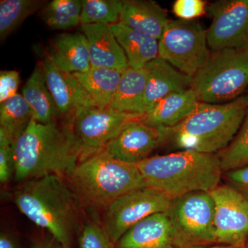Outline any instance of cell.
Returning <instances> with one entry per match:
<instances>
[{
    "label": "cell",
    "mask_w": 248,
    "mask_h": 248,
    "mask_svg": "<svg viewBox=\"0 0 248 248\" xmlns=\"http://www.w3.org/2000/svg\"><path fill=\"white\" fill-rule=\"evenodd\" d=\"M81 147L73 123L31 120L14 144V177L17 182L57 174L67 177L81 161Z\"/></svg>",
    "instance_id": "cell-1"
},
{
    "label": "cell",
    "mask_w": 248,
    "mask_h": 248,
    "mask_svg": "<svg viewBox=\"0 0 248 248\" xmlns=\"http://www.w3.org/2000/svg\"><path fill=\"white\" fill-rule=\"evenodd\" d=\"M64 178L48 174L27 181L11 198L24 216L71 248L72 238L79 228L81 204Z\"/></svg>",
    "instance_id": "cell-2"
},
{
    "label": "cell",
    "mask_w": 248,
    "mask_h": 248,
    "mask_svg": "<svg viewBox=\"0 0 248 248\" xmlns=\"http://www.w3.org/2000/svg\"><path fill=\"white\" fill-rule=\"evenodd\" d=\"M248 111V96L223 104L200 102L195 111L175 126L157 129L160 144H170L180 151L220 153L236 136Z\"/></svg>",
    "instance_id": "cell-3"
},
{
    "label": "cell",
    "mask_w": 248,
    "mask_h": 248,
    "mask_svg": "<svg viewBox=\"0 0 248 248\" xmlns=\"http://www.w3.org/2000/svg\"><path fill=\"white\" fill-rule=\"evenodd\" d=\"M136 166L148 187L172 199L197 191L210 192L219 185L223 173L218 155L191 151L149 156Z\"/></svg>",
    "instance_id": "cell-4"
},
{
    "label": "cell",
    "mask_w": 248,
    "mask_h": 248,
    "mask_svg": "<svg viewBox=\"0 0 248 248\" xmlns=\"http://www.w3.org/2000/svg\"><path fill=\"white\" fill-rule=\"evenodd\" d=\"M66 179L80 204L94 211H104L122 196L147 187L136 164L119 161L104 151L80 161Z\"/></svg>",
    "instance_id": "cell-5"
},
{
    "label": "cell",
    "mask_w": 248,
    "mask_h": 248,
    "mask_svg": "<svg viewBox=\"0 0 248 248\" xmlns=\"http://www.w3.org/2000/svg\"><path fill=\"white\" fill-rule=\"evenodd\" d=\"M248 87V46L211 51L191 85L200 102L208 104L231 102Z\"/></svg>",
    "instance_id": "cell-6"
},
{
    "label": "cell",
    "mask_w": 248,
    "mask_h": 248,
    "mask_svg": "<svg viewBox=\"0 0 248 248\" xmlns=\"http://www.w3.org/2000/svg\"><path fill=\"white\" fill-rule=\"evenodd\" d=\"M178 248L217 244L215 203L210 192H190L172 199L167 213Z\"/></svg>",
    "instance_id": "cell-7"
},
{
    "label": "cell",
    "mask_w": 248,
    "mask_h": 248,
    "mask_svg": "<svg viewBox=\"0 0 248 248\" xmlns=\"http://www.w3.org/2000/svg\"><path fill=\"white\" fill-rule=\"evenodd\" d=\"M210 53L207 31L197 20H170L159 40V58L191 78Z\"/></svg>",
    "instance_id": "cell-8"
},
{
    "label": "cell",
    "mask_w": 248,
    "mask_h": 248,
    "mask_svg": "<svg viewBox=\"0 0 248 248\" xmlns=\"http://www.w3.org/2000/svg\"><path fill=\"white\" fill-rule=\"evenodd\" d=\"M172 199L151 187H142L122 196L104 211L102 226L117 244L122 236L147 217L167 213Z\"/></svg>",
    "instance_id": "cell-9"
},
{
    "label": "cell",
    "mask_w": 248,
    "mask_h": 248,
    "mask_svg": "<svg viewBox=\"0 0 248 248\" xmlns=\"http://www.w3.org/2000/svg\"><path fill=\"white\" fill-rule=\"evenodd\" d=\"M138 117L110 108L77 110L73 125L82 151L80 161L104 151L127 122Z\"/></svg>",
    "instance_id": "cell-10"
},
{
    "label": "cell",
    "mask_w": 248,
    "mask_h": 248,
    "mask_svg": "<svg viewBox=\"0 0 248 248\" xmlns=\"http://www.w3.org/2000/svg\"><path fill=\"white\" fill-rule=\"evenodd\" d=\"M215 203L217 244L246 246L248 240V200L232 186L218 185L210 191Z\"/></svg>",
    "instance_id": "cell-11"
},
{
    "label": "cell",
    "mask_w": 248,
    "mask_h": 248,
    "mask_svg": "<svg viewBox=\"0 0 248 248\" xmlns=\"http://www.w3.org/2000/svg\"><path fill=\"white\" fill-rule=\"evenodd\" d=\"M207 11L212 18L207 30L211 51L248 46V0H218Z\"/></svg>",
    "instance_id": "cell-12"
},
{
    "label": "cell",
    "mask_w": 248,
    "mask_h": 248,
    "mask_svg": "<svg viewBox=\"0 0 248 248\" xmlns=\"http://www.w3.org/2000/svg\"><path fill=\"white\" fill-rule=\"evenodd\" d=\"M160 146L157 129L146 125L138 117L127 122L107 143L104 151L119 161L138 164L149 157L152 152Z\"/></svg>",
    "instance_id": "cell-13"
},
{
    "label": "cell",
    "mask_w": 248,
    "mask_h": 248,
    "mask_svg": "<svg viewBox=\"0 0 248 248\" xmlns=\"http://www.w3.org/2000/svg\"><path fill=\"white\" fill-rule=\"evenodd\" d=\"M40 63L46 84L62 118L73 123L77 110L91 108L72 73L60 71L46 57Z\"/></svg>",
    "instance_id": "cell-14"
},
{
    "label": "cell",
    "mask_w": 248,
    "mask_h": 248,
    "mask_svg": "<svg viewBox=\"0 0 248 248\" xmlns=\"http://www.w3.org/2000/svg\"><path fill=\"white\" fill-rule=\"evenodd\" d=\"M81 31L89 46L91 67L110 68L124 71L128 62L110 26L81 24Z\"/></svg>",
    "instance_id": "cell-15"
},
{
    "label": "cell",
    "mask_w": 248,
    "mask_h": 248,
    "mask_svg": "<svg viewBox=\"0 0 248 248\" xmlns=\"http://www.w3.org/2000/svg\"><path fill=\"white\" fill-rule=\"evenodd\" d=\"M145 68L148 77L145 92L144 114L170 94L191 88L192 78L186 76L159 57L148 63Z\"/></svg>",
    "instance_id": "cell-16"
},
{
    "label": "cell",
    "mask_w": 248,
    "mask_h": 248,
    "mask_svg": "<svg viewBox=\"0 0 248 248\" xmlns=\"http://www.w3.org/2000/svg\"><path fill=\"white\" fill-rule=\"evenodd\" d=\"M116 246L117 248H178L166 213L156 214L139 222Z\"/></svg>",
    "instance_id": "cell-17"
},
{
    "label": "cell",
    "mask_w": 248,
    "mask_h": 248,
    "mask_svg": "<svg viewBox=\"0 0 248 248\" xmlns=\"http://www.w3.org/2000/svg\"><path fill=\"white\" fill-rule=\"evenodd\" d=\"M46 57L65 73H83L91 68L87 40L79 32L59 34L50 43Z\"/></svg>",
    "instance_id": "cell-18"
},
{
    "label": "cell",
    "mask_w": 248,
    "mask_h": 248,
    "mask_svg": "<svg viewBox=\"0 0 248 248\" xmlns=\"http://www.w3.org/2000/svg\"><path fill=\"white\" fill-rule=\"evenodd\" d=\"M199 103L197 94L190 88L161 99L140 119L152 128H172L191 115Z\"/></svg>",
    "instance_id": "cell-19"
},
{
    "label": "cell",
    "mask_w": 248,
    "mask_h": 248,
    "mask_svg": "<svg viewBox=\"0 0 248 248\" xmlns=\"http://www.w3.org/2000/svg\"><path fill=\"white\" fill-rule=\"evenodd\" d=\"M170 19L167 12L153 0H125L120 22L124 25L159 40Z\"/></svg>",
    "instance_id": "cell-20"
},
{
    "label": "cell",
    "mask_w": 248,
    "mask_h": 248,
    "mask_svg": "<svg viewBox=\"0 0 248 248\" xmlns=\"http://www.w3.org/2000/svg\"><path fill=\"white\" fill-rule=\"evenodd\" d=\"M123 71L91 67L83 73H72L79 84L91 108L110 106L120 82Z\"/></svg>",
    "instance_id": "cell-21"
},
{
    "label": "cell",
    "mask_w": 248,
    "mask_h": 248,
    "mask_svg": "<svg viewBox=\"0 0 248 248\" xmlns=\"http://www.w3.org/2000/svg\"><path fill=\"white\" fill-rule=\"evenodd\" d=\"M109 26L123 48L129 67L141 69L159 58V40L133 30L120 22Z\"/></svg>",
    "instance_id": "cell-22"
},
{
    "label": "cell",
    "mask_w": 248,
    "mask_h": 248,
    "mask_svg": "<svg viewBox=\"0 0 248 248\" xmlns=\"http://www.w3.org/2000/svg\"><path fill=\"white\" fill-rule=\"evenodd\" d=\"M147 77L145 68H126L122 73L120 84L108 108L128 115H143Z\"/></svg>",
    "instance_id": "cell-23"
},
{
    "label": "cell",
    "mask_w": 248,
    "mask_h": 248,
    "mask_svg": "<svg viewBox=\"0 0 248 248\" xmlns=\"http://www.w3.org/2000/svg\"><path fill=\"white\" fill-rule=\"evenodd\" d=\"M22 94L32 112V120L48 124L61 117L46 84L42 65L37 63L23 87Z\"/></svg>",
    "instance_id": "cell-24"
},
{
    "label": "cell",
    "mask_w": 248,
    "mask_h": 248,
    "mask_svg": "<svg viewBox=\"0 0 248 248\" xmlns=\"http://www.w3.org/2000/svg\"><path fill=\"white\" fill-rule=\"evenodd\" d=\"M42 0H1L0 1V38L4 40L28 17L42 9Z\"/></svg>",
    "instance_id": "cell-25"
},
{
    "label": "cell",
    "mask_w": 248,
    "mask_h": 248,
    "mask_svg": "<svg viewBox=\"0 0 248 248\" xmlns=\"http://www.w3.org/2000/svg\"><path fill=\"white\" fill-rule=\"evenodd\" d=\"M32 120L31 107L22 94L17 93L0 104V127L19 138Z\"/></svg>",
    "instance_id": "cell-26"
},
{
    "label": "cell",
    "mask_w": 248,
    "mask_h": 248,
    "mask_svg": "<svg viewBox=\"0 0 248 248\" xmlns=\"http://www.w3.org/2000/svg\"><path fill=\"white\" fill-rule=\"evenodd\" d=\"M82 0H53L43 11V19L49 27L65 30L81 25Z\"/></svg>",
    "instance_id": "cell-27"
},
{
    "label": "cell",
    "mask_w": 248,
    "mask_h": 248,
    "mask_svg": "<svg viewBox=\"0 0 248 248\" xmlns=\"http://www.w3.org/2000/svg\"><path fill=\"white\" fill-rule=\"evenodd\" d=\"M81 24L111 25L120 22L123 1L120 0H82Z\"/></svg>",
    "instance_id": "cell-28"
},
{
    "label": "cell",
    "mask_w": 248,
    "mask_h": 248,
    "mask_svg": "<svg viewBox=\"0 0 248 248\" xmlns=\"http://www.w3.org/2000/svg\"><path fill=\"white\" fill-rule=\"evenodd\" d=\"M218 156L223 172L248 166V111L236 136Z\"/></svg>",
    "instance_id": "cell-29"
},
{
    "label": "cell",
    "mask_w": 248,
    "mask_h": 248,
    "mask_svg": "<svg viewBox=\"0 0 248 248\" xmlns=\"http://www.w3.org/2000/svg\"><path fill=\"white\" fill-rule=\"evenodd\" d=\"M80 248H117L102 224L94 221L86 222L81 229Z\"/></svg>",
    "instance_id": "cell-30"
},
{
    "label": "cell",
    "mask_w": 248,
    "mask_h": 248,
    "mask_svg": "<svg viewBox=\"0 0 248 248\" xmlns=\"http://www.w3.org/2000/svg\"><path fill=\"white\" fill-rule=\"evenodd\" d=\"M14 137L0 127V182L6 184L14 175Z\"/></svg>",
    "instance_id": "cell-31"
},
{
    "label": "cell",
    "mask_w": 248,
    "mask_h": 248,
    "mask_svg": "<svg viewBox=\"0 0 248 248\" xmlns=\"http://www.w3.org/2000/svg\"><path fill=\"white\" fill-rule=\"evenodd\" d=\"M207 9L203 0H176L172 6L174 15L184 20H195L203 16Z\"/></svg>",
    "instance_id": "cell-32"
},
{
    "label": "cell",
    "mask_w": 248,
    "mask_h": 248,
    "mask_svg": "<svg viewBox=\"0 0 248 248\" xmlns=\"http://www.w3.org/2000/svg\"><path fill=\"white\" fill-rule=\"evenodd\" d=\"M19 84V72L15 70L0 72V104L17 94Z\"/></svg>",
    "instance_id": "cell-33"
},
{
    "label": "cell",
    "mask_w": 248,
    "mask_h": 248,
    "mask_svg": "<svg viewBox=\"0 0 248 248\" xmlns=\"http://www.w3.org/2000/svg\"><path fill=\"white\" fill-rule=\"evenodd\" d=\"M223 174L228 185L239 192L248 200V165Z\"/></svg>",
    "instance_id": "cell-34"
},
{
    "label": "cell",
    "mask_w": 248,
    "mask_h": 248,
    "mask_svg": "<svg viewBox=\"0 0 248 248\" xmlns=\"http://www.w3.org/2000/svg\"><path fill=\"white\" fill-rule=\"evenodd\" d=\"M31 248H66L64 246L59 242L53 236L49 239L40 240L36 241L32 245Z\"/></svg>",
    "instance_id": "cell-35"
},
{
    "label": "cell",
    "mask_w": 248,
    "mask_h": 248,
    "mask_svg": "<svg viewBox=\"0 0 248 248\" xmlns=\"http://www.w3.org/2000/svg\"><path fill=\"white\" fill-rule=\"evenodd\" d=\"M0 248H17V246L9 234L3 232L0 235Z\"/></svg>",
    "instance_id": "cell-36"
},
{
    "label": "cell",
    "mask_w": 248,
    "mask_h": 248,
    "mask_svg": "<svg viewBox=\"0 0 248 248\" xmlns=\"http://www.w3.org/2000/svg\"><path fill=\"white\" fill-rule=\"evenodd\" d=\"M191 248H238L234 246H226V245L215 244L210 245V246H197Z\"/></svg>",
    "instance_id": "cell-37"
},
{
    "label": "cell",
    "mask_w": 248,
    "mask_h": 248,
    "mask_svg": "<svg viewBox=\"0 0 248 248\" xmlns=\"http://www.w3.org/2000/svg\"><path fill=\"white\" fill-rule=\"evenodd\" d=\"M246 248H248V240L247 243H246Z\"/></svg>",
    "instance_id": "cell-38"
},
{
    "label": "cell",
    "mask_w": 248,
    "mask_h": 248,
    "mask_svg": "<svg viewBox=\"0 0 248 248\" xmlns=\"http://www.w3.org/2000/svg\"><path fill=\"white\" fill-rule=\"evenodd\" d=\"M241 248H246V246H243V247Z\"/></svg>",
    "instance_id": "cell-39"
},
{
    "label": "cell",
    "mask_w": 248,
    "mask_h": 248,
    "mask_svg": "<svg viewBox=\"0 0 248 248\" xmlns=\"http://www.w3.org/2000/svg\"></svg>",
    "instance_id": "cell-40"
}]
</instances>
